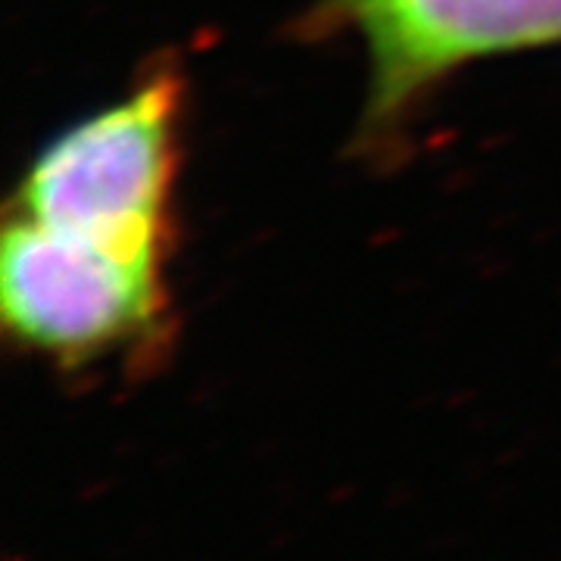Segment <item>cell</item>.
Masks as SVG:
<instances>
[{"mask_svg": "<svg viewBox=\"0 0 561 561\" xmlns=\"http://www.w3.org/2000/svg\"><path fill=\"white\" fill-rule=\"evenodd\" d=\"M359 25L375 106L393 110L461 62L561 41V0H343Z\"/></svg>", "mask_w": 561, "mask_h": 561, "instance_id": "3", "label": "cell"}, {"mask_svg": "<svg viewBox=\"0 0 561 561\" xmlns=\"http://www.w3.org/2000/svg\"><path fill=\"white\" fill-rule=\"evenodd\" d=\"M175 81L162 76L62 131L22 181V219L160 260L175 179Z\"/></svg>", "mask_w": 561, "mask_h": 561, "instance_id": "1", "label": "cell"}, {"mask_svg": "<svg viewBox=\"0 0 561 561\" xmlns=\"http://www.w3.org/2000/svg\"><path fill=\"white\" fill-rule=\"evenodd\" d=\"M160 260L16 219L0 247V312L28 350L94 359L135 341L160 312Z\"/></svg>", "mask_w": 561, "mask_h": 561, "instance_id": "2", "label": "cell"}]
</instances>
